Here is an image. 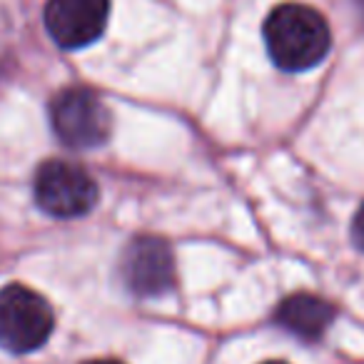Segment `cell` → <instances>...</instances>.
<instances>
[{
  "label": "cell",
  "instance_id": "cell-1",
  "mask_svg": "<svg viewBox=\"0 0 364 364\" xmlns=\"http://www.w3.org/2000/svg\"><path fill=\"white\" fill-rule=\"evenodd\" d=\"M264 46L277 68L304 73L327 58L332 33L322 13L302 3H284L267 16L262 28Z\"/></svg>",
  "mask_w": 364,
  "mask_h": 364
},
{
  "label": "cell",
  "instance_id": "cell-2",
  "mask_svg": "<svg viewBox=\"0 0 364 364\" xmlns=\"http://www.w3.org/2000/svg\"><path fill=\"white\" fill-rule=\"evenodd\" d=\"M55 314L48 299L23 284L0 289V347L13 354H28L48 342Z\"/></svg>",
  "mask_w": 364,
  "mask_h": 364
},
{
  "label": "cell",
  "instance_id": "cell-3",
  "mask_svg": "<svg viewBox=\"0 0 364 364\" xmlns=\"http://www.w3.org/2000/svg\"><path fill=\"white\" fill-rule=\"evenodd\" d=\"M50 122L63 145L73 150H90L107 142L112 115L102 97L90 87H65L53 97Z\"/></svg>",
  "mask_w": 364,
  "mask_h": 364
},
{
  "label": "cell",
  "instance_id": "cell-4",
  "mask_svg": "<svg viewBox=\"0 0 364 364\" xmlns=\"http://www.w3.org/2000/svg\"><path fill=\"white\" fill-rule=\"evenodd\" d=\"M36 203L50 218H82L97 205V185L82 167L50 160L36 175Z\"/></svg>",
  "mask_w": 364,
  "mask_h": 364
},
{
  "label": "cell",
  "instance_id": "cell-5",
  "mask_svg": "<svg viewBox=\"0 0 364 364\" xmlns=\"http://www.w3.org/2000/svg\"><path fill=\"white\" fill-rule=\"evenodd\" d=\"M107 18L110 0H48L43 13L48 36L68 50L92 46L105 33Z\"/></svg>",
  "mask_w": 364,
  "mask_h": 364
},
{
  "label": "cell",
  "instance_id": "cell-6",
  "mask_svg": "<svg viewBox=\"0 0 364 364\" xmlns=\"http://www.w3.org/2000/svg\"><path fill=\"white\" fill-rule=\"evenodd\" d=\"M122 279L137 297H160L175 284V255L160 237H135L122 255Z\"/></svg>",
  "mask_w": 364,
  "mask_h": 364
},
{
  "label": "cell",
  "instance_id": "cell-7",
  "mask_svg": "<svg viewBox=\"0 0 364 364\" xmlns=\"http://www.w3.org/2000/svg\"><path fill=\"white\" fill-rule=\"evenodd\" d=\"M274 319H277V324H282L287 332H292L294 337L314 342V339L322 337L329 324H332L334 307L327 299L317 297V294L299 292L279 302L277 312H274Z\"/></svg>",
  "mask_w": 364,
  "mask_h": 364
},
{
  "label": "cell",
  "instance_id": "cell-8",
  "mask_svg": "<svg viewBox=\"0 0 364 364\" xmlns=\"http://www.w3.org/2000/svg\"><path fill=\"white\" fill-rule=\"evenodd\" d=\"M352 237H354V245L359 250H364V205L357 210L354 215V223H352Z\"/></svg>",
  "mask_w": 364,
  "mask_h": 364
},
{
  "label": "cell",
  "instance_id": "cell-9",
  "mask_svg": "<svg viewBox=\"0 0 364 364\" xmlns=\"http://www.w3.org/2000/svg\"><path fill=\"white\" fill-rule=\"evenodd\" d=\"M87 364H120V362H112V359H95V362H87Z\"/></svg>",
  "mask_w": 364,
  "mask_h": 364
},
{
  "label": "cell",
  "instance_id": "cell-10",
  "mask_svg": "<svg viewBox=\"0 0 364 364\" xmlns=\"http://www.w3.org/2000/svg\"><path fill=\"white\" fill-rule=\"evenodd\" d=\"M357 6H359V13H362V18H364V0H357Z\"/></svg>",
  "mask_w": 364,
  "mask_h": 364
},
{
  "label": "cell",
  "instance_id": "cell-11",
  "mask_svg": "<svg viewBox=\"0 0 364 364\" xmlns=\"http://www.w3.org/2000/svg\"><path fill=\"white\" fill-rule=\"evenodd\" d=\"M264 364H287V362H264Z\"/></svg>",
  "mask_w": 364,
  "mask_h": 364
}]
</instances>
